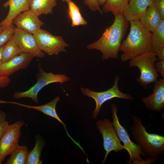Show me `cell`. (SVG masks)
<instances>
[{"instance_id": "1", "label": "cell", "mask_w": 164, "mask_h": 164, "mask_svg": "<svg viewBox=\"0 0 164 164\" xmlns=\"http://www.w3.org/2000/svg\"><path fill=\"white\" fill-rule=\"evenodd\" d=\"M114 15V19L112 24L105 29L99 39L87 46L89 50L101 51L103 60L118 58L120 46L128 28L129 22L123 13Z\"/></svg>"}, {"instance_id": "2", "label": "cell", "mask_w": 164, "mask_h": 164, "mask_svg": "<svg viewBox=\"0 0 164 164\" xmlns=\"http://www.w3.org/2000/svg\"><path fill=\"white\" fill-rule=\"evenodd\" d=\"M129 33L121 44L120 50L123 52L120 56L123 62L143 54L152 51V33L147 30L139 20L129 21Z\"/></svg>"}, {"instance_id": "3", "label": "cell", "mask_w": 164, "mask_h": 164, "mask_svg": "<svg viewBox=\"0 0 164 164\" xmlns=\"http://www.w3.org/2000/svg\"><path fill=\"white\" fill-rule=\"evenodd\" d=\"M133 121L131 131L134 140L145 157L157 159L164 151V137L155 133H149L142 123V119L131 115Z\"/></svg>"}, {"instance_id": "4", "label": "cell", "mask_w": 164, "mask_h": 164, "mask_svg": "<svg viewBox=\"0 0 164 164\" xmlns=\"http://www.w3.org/2000/svg\"><path fill=\"white\" fill-rule=\"evenodd\" d=\"M158 60L155 53L151 51L138 56L130 61L129 68L136 67L139 69L140 76L136 81L145 89L159 78V74L155 67V63Z\"/></svg>"}, {"instance_id": "5", "label": "cell", "mask_w": 164, "mask_h": 164, "mask_svg": "<svg viewBox=\"0 0 164 164\" xmlns=\"http://www.w3.org/2000/svg\"><path fill=\"white\" fill-rule=\"evenodd\" d=\"M112 114L113 125L117 134L121 142L124 144V149L128 152L129 155V164H142L150 162L149 160L146 159L144 160L141 155L144 157L145 156L138 146L132 142L126 129L120 124L117 116L118 109L117 104H112L111 107Z\"/></svg>"}, {"instance_id": "6", "label": "cell", "mask_w": 164, "mask_h": 164, "mask_svg": "<svg viewBox=\"0 0 164 164\" xmlns=\"http://www.w3.org/2000/svg\"><path fill=\"white\" fill-rule=\"evenodd\" d=\"M38 66L39 71L37 75L36 83L25 91H15L13 94L14 98H29L36 104H38L39 101L37 95L43 88L53 83H59L62 84L70 79L69 77L63 74H54L51 72L47 73L42 69L40 64H39Z\"/></svg>"}, {"instance_id": "7", "label": "cell", "mask_w": 164, "mask_h": 164, "mask_svg": "<svg viewBox=\"0 0 164 164\" xmlns=\"http://www.w3.org/2000/svg\"><path fill=\"white\" fill-rule=\"evenodd\" d=\"M119 80V76L116 75L114 78L112 87L103 91H94L87 88H80L81 92L84 96L92 98L95 101L96 107L92 114L93 119H96L97 118L102 105L108 100L114 98L130 101L134 100L133 97L130 94L124 93L120 91L118 86Z\"/></svg>"}, {"instance_id": "8", "label": "cell", "mask_w": 164, "mask_h": 164, "mask_svg": "<svg viewBox=\"0 0 164 164\" xmlns=\"http://www.w3.org/2000/svg\"><path fill=\"white\" fill-rule=\"evenodd\" d=\"M96 128L102 137L103 145L106 152L101 163L103 164L111 152H119L124 149V147L117 136L112 122L108 119L98 121L96 122Z\"/></svg>"}, {"instance_id": "9", "label": "cell", "mask_w": 164, "mask_h": 164, "mask_svg": "<svg viewBox=\"0 0 164 164\" xmlns=\"http://www.w3.org/2000/svg\"><path fill=\"white\" fill-rule=\"evenodd\" d=\"M33 35L40 49L50 56L66 52V47L69 46L62 36L53 35L46 30L40 29Z\"/></svg>"}, {"instance_id": "10", "label": "cell", "mask_w": 164, "mask_h": 164, "mask_svg": "<svg viewBox=\"0 0 164 164\" xmlns=\"http://www.w3.org/2000/svg\"><path fill=\"white\" fill-rule=\"evenodd\" d=\"M24 124L23 121H19L9 125L0 139V160L2 162L19 145L21 129Z\"/></svg>"}, {"instance_id": "11", "label": "cell", "mask_w": 164, "mask_h": 164, "mask_svg": "<svg viewBox=\"0 0 164 164\" xmlns=\"http://www.w3.org/2000/svg\"><path fill=\"white\" fill-rule=\"evenodd\" d=\"M13 36L17 46L22 52L40 58L44 56L45 53L39 47L33 34L16 27Z\"/></svg>"}, {"instance_id": "12", "label": "cell", "mask_w": 164, "mask_h": 164, "mask_svg": "<svg viewBox=\"0 0 164 164\" xmlns=\"http://www.w3.org/2000/svg\"><path fill=\"white\" fill-rule=\"evenodd\" d=\"M30 9L15 17L12 22L16 27L34 35L45 23Z\"/></svg>"}, {"instance_id": "13", "label": "cell", "mask_w": 164, "mask_h": 164, "mask_svg": "<svg viewBox=\"0 0 164 164\" xmlns=\"http://www.w3.org/2000/svg\"><path fill=\"white\" fill-rule=\"evenodd\" d=\"M34 56L28 53H22L0 65V77H9L16 71L28 67Z\"/></svg>"}, {"instance_id": "14", "label": "cell", "mask_w": 164, "mask_h": 164, "mask_svg": "<svg viewBox=\"0 0 164 164\" xmlns=\"http://www.w3.org/2000/svg\"><path fill=\"white\" fill-rule=\"evenodd\" d=\"M154 83L152 94L142 101L146 108L158 112L164 108V78H159Z\"/></svg>"}, {"instance_id": "15", "label": "cell", "mask_w": 164, "mask_h": 164, "mask_svg": "<svg viewBox=\"0 0 164 164\" xmlns=\"http://www.w3.org/2000/svg\"><path fill=\"white\" fill-rule=\"evenodd\" d=\"M3 6L5 8H9L7 16L0 23L4 30L12 23L17 15L29 9V0H8L3 4Z\"/></svg>"}, {"instance_id": "16", "label": "cell", "mask_w": 164, "mask_h": 164, "mask_svg": "<svg viewBox=\"0 0 164 164\" xmlns=\"http://www.w3.org/2000/svg\"><path fill=\"white\" fill-rule=\"evenodd\" d=\"M154 0H130L123 14L128 21L139 20Z\"/></svg>"}, {"instance_id": "17", "label": "cell", "mask_w": 164, "mask_h": 164, "mask_svg": "<svg viewBox=\"0 0 164 164\" xmlns=\"http://www.w3.org/2000/svg\"><path fill=\"white\" fill-rule=\"evenodd\" d=\"M162 20L153 2L148 7L139 21L147 30L152 32L156 29Z\"/></svg>"}, {"instance_id": "18", "label": "cell", "mask_w": 164, "mask_h": 164, "mask_svg": "<svg viewBox=\"0 0 164 164\" xmlns=\"http://www.w3.org/2000/svg\"><path fill=\"white\" fill-rule=\"evenodd\" d=\"M57 0H29V9L38 16L52 14Z\"/></svg>"}, {"instance_id": "19", "label": "cell", "mask_w": 164, "mask_h": 164, "mask_svg": "<svg viewBox=\"0 0 164 164\" xmlns=\"http://www.w3.org/2000/svg\"><path fill=\"white\" fill-rule=\"evenodd\" d=\"M45 142L42 138L38 135L35 136V144L32 150L29 152L26 164H41L40 159L42 151Z\"/></svg>"}, {"instance_id": "20", "label": "cell", "mask_w": 164, "mask_h": 164, "mask_svg": "<svg viewBox=\"0 0 164 164\" xmlns=\"http://www.w3.org/2000/svg\"><path fill=\"white\" fill-rule=\"evenodd\" d=\"M68 5V15L73 27L86 26L87 22L82 15L79 8L72 0H65Z\"/></svg>"}, {"instance_id": "21", "label": "cell", "mask_w": 164, "mask_h": 164, "mask_svg": "<svg viewBox=\"0 0 164 164\" xmlns=\"http://www.w3.org/2000/svg\"><path fill=\"white\" fill-rule=\"evenodd\" d=\"M13 35L4 45L2 57V63L11 60L23 53L17 46Z\"/></svg>"}, {"instance_id": "22", "label": "cell", "mask_w": 164, "mask_h": 164, "mask_svg": "<svg viewBox=\"0 0 164 164\" xmlns=\"http://www.w3.org/2000/svg\"><path fill=\"white\" fill-rule=\"evenodd\" d=\"M130 0H106L102 11L104 13L111 12L114 15L123 13L128 7Z\"/></svg>"}, {"instance_id": "23", "label": "cell", "mask_w": 164, "mask_h": 164, "mask_svg": "<svg viewBox=\"0 0 164 164\" xmlns=\"http://www.w3.org/2000/svg\"><path fill=\"white\" fill-rule=\"evenodd\" d=\"M26 145H18L11 154L6 164H26L29 153Z\"/></svg>"}, {"instance_id": "24", "label": "cell", "mask_w": 164, "mask_h": 164, "mask_svg": "<svg viewBox=\"0 0 164 164\" xmlns=\"http://www.w3.org/2000/svg\"><path fill=\"white\" fill-rule=\"evenodd\" d=\"M152 51L155 52L164 47V19H162L156 29L152 32Z\"/></svg>"}, {"instance_id": "25", "label": "cell", "mask_w": 164, "mask_h": 164, "mask_svg": "<svg viewBox=\"0 0 164 164\" xmlns=\"http://www.w3.org/2000/svg\"><path fill=\"white\" fill-rule=\"evenodd\" d=\"M60 97L59 96L55 97L53 99L48 103L43 105L42 113L47 115L50 116L57 120L63 125L66 130V132L68 136L71 138V137L69 135L66 129V126L65 124L61 120L58 116L56 109L57 103L59 101Z\"/></svg>"}, {"instance_id": "26", "label": "cell", "mask_w": 164, "mask_h": 164, "mask_svg": "<svg viewBox=\"0 0 164 164\" xmlns=\"http://www.w3.org/2000/svg\"><path fill=\"white\" fill-rule=\"evenodd\" d=\"M15 27L12 22L0 33V47L5 45L13 36Z\"/></svg>"}, {"instance_id": "27", "label": "cell", "mask_w": 164, "mask_h": 164, "mask_svg": "<svg viewBox=\"0 0 164 164\" xmlns=\"http://www.w3.org/2000/svg\"><path fill=\"white\" fill-rule=\"evenodd\" d=\"M6 113L0 111V140L9 125L6 120Z\"/></svg>"}, {"instance_id": "28", "label": "cell", "mask_w": 164, "mask_h": 164, "mask_svg": "<svg viewBox=\"0 0 164 164\" xmlns=\"http://www.w3.org/2000/svg\"><path fill=\"white\" fill-rule=\"evenodd\" d=\"M84 4L93 12H98L102 14L103 12L99 5L97 0H83Z\"/></svg>"}, {"instance_id": "29", "label": "cell", "mask_w": 164, "mask_h": 164, "mask_svg": "<svg viewBox=\"0 0 164 164\" xmlns=\"http://www.w3.org/2000/svg\"><path fill=\"white\" fill-rule=\"evenodd\" d=\"M153 3L161 19H164V0H154Z\"/></svg>"}, {"instance_id": "30", "label": "cell", "mask_w": 164, "mask_h": 164, "mask_svg": "<svg viewBox=\"0 0 164 164\" xmlns=\"http://www.w3.org/2000/svg\"><path fill=\"white\" fill-rule=\"evenodd\" d=\"M155 67L157 73L164 78V60H159L156 61Z\"/></svg>"}, {"instance_id": "31", "label": "cell", "mask_w": 164, "mask_h": 164, "mask_svg": "<svg viewBox=\"0 0 164 164\" xmlns=\"http://www.w3.org/2000/svg\"><path fill=\"white\" fill-rule=\"evenodd\" d=\"M11 82L9 77H0V88H4L8 86Z\"/></svg>"}, {"instance_id": "32", "label": "cell", "mask_w": 164, "mask_h": 164, "mask_svg": "<svg viewBox=\"0 0 164 164\" xmlns=\"http://www.w3.org/2000/svg\"><path fill=\"white\" fill-rule=\"evenodd\" d=\"M155 53L158 60H164V47L158 50Z\"/></svg>"}, {"instance_id": "33", "label": "cell", "mask_w": 164, "mask_h": 164, "mask_svg": "<svg viewBox=\"0 0 164 164\" xmlns=\"http://www.w3.org/2000/svg\"><path fill=\"white\" fill-rule=\"evenodd\" d=\"M106 0H97V3L99 6H103L105 3Z\"/></svg>"}, {"instance_id": "34", "label": "cell", "mask_w": 164, "mask_h": 164, "mask_svg": "<svg viewBox=\"0 0 164 164\" xmlns=\"http://www.w3.org/2000/svg\"><path fill=\"white\" fill-rule=\"evenodd\" d=\"M4 45L0 47V65L2 63V52Z\"/></svg>"}, {"instance_id": "35", "label": "cell", "mask_w": 164, "mask_h": 164, "mask_svg": "<svg viewBox=\"0 0 164 164\" xmlns=\"http://www.w3.org/2000/svg\"><path fill=\"white\" fill-rule=\"evenodd\" d=\"M3 29H2L0 23V33H1L3 31Z\"/></svg>"}, {"instance_id": "36", "label": "cell", "mask_w": 164, "mask_h": 164, "mask_svg": "<svg viewBox=\"0 0 164 164\" xmlns=\"http://www.w3.org/2000/svg\"><path fill=\"white\" fill-rule=\"evenodd\" d=\"M2 162L0 160V164H2Z\"/></svg>"}, {"instance_id": "37", "label": "cell", "mask_w": 164, "mask_h": 164, "mask_svg": "<svg viewBox=\"0 0 164 164\" xmlns=\"http://www.w3.org/2000/svg\"><path fill=\"white\" fill-rule=\"evenodd\" d=\"M61 1L63 2H65V0H61Z\"/></svg>"}]
</instances>
